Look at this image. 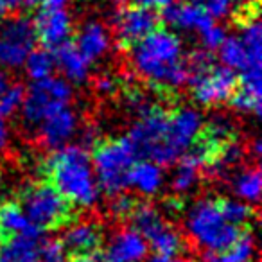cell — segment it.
Returning <instances> with one entry per match:
<instances>
[{
	"label": "cell",
	"instance_id": "cell-1",
	"mask_svg": "<svg viewBox=\"0 0 262 262\" xmlns=\"http://www.w3.org/2000/svg\"><path fill=\"white\" fill-rule=\"evenodd\" d=\"M137 74L164 95H174L187 81L182 41L171 31L158 27L129 49Z\"/></svg>",
	"mask_w": 262,
	"mask_h": 262
},
{
	"label": "cell",
	"instance_id": "cell-2",
	"mask_svg": "<svg viewBox=\"0 0 262 262\" xmlns=\"http://www.w3.org/2000/svg\"><path fill=\"white\" fill-rule=\"evenodd\" d=\"M45 182L51 183L74 207H90L97 201L99 185L88 153L79 146H67L43 162Z\"/></svg>",
	"mask_w": 262,
	"mask_h": 262
},
{
	"label": "cell",
	"instance_id": "cell-3",
	"mask_svg": "<svg viewBox=\"0 0 262 262\" xmlns=\"http://www.w3.org/2000/svg\"><path fill=\"white\" fill-rule=\"evenodd\" d=\"M18 205L26 217L38 230H58L76 219V207L63 198L51 183H27L18 196Z\"/></svg>",
	"mask_w": 262,
	"mask_h": 262
},
{
	"label": "cell",
	"instance_id": "cell-4",
	"mask_svg": "<svg viewBox=\"0 0 262 262\" xmlns=\"http://www.w3.org/2000/svg\"><path fill=\"white\" fill-rule=\"evenodd\" d=\"M187 230L196 244L207 253L228 248L244 228H237L226 221L215 200H201L187 214Z\"/></svg>",
	"mask_w": 262,
	"mask_h": 262
},
{
	"label": "cell",
	"instance_id": "cell-5",
	"mask_svg": "<svg viewBox=\"0 0 262 262\" xmlns=\"http://www.w3.org/2000/svg\"><path fill=\"white\" fill-rule=\"evenodd\" d=\"M92 160L97 185L115 196L127 187V174L137 160V151L127 139H106L95 142Z\"/></svg>",
	"mask_w": 262,
	"mask_h": 262
},
{
	"label": "cell",
	"instance_id": "cell-6",
	"mask_svg": "<svg viewBox=\"0 0 262 262\" xmlns=\"http://www.w3.org/2000/svg\"><path fill=\"white\" fill-rule=\"evenodd\" d=\"M203 122L196 110L178 108L167 117V127L162 140L160 147L153 155L151 162L158 165L174 164L178 158H182L190 146L194 144L196 137L200 135Z\"/></svg>",
	"mask_w": 262,
	"mask_h": 262
},
{
	"label": "cell",
	"instance_id": "cell-7",
	"mask_svg": "<svg viewBox=\"0 0 262 262\" xmlns=\"http://www.w3.org/2000/svg\"><path fill=\"white\" fill-rule=\"evenodd\" d=\"M127 219L131 221L133 230L139 232L149 243V246L153 248L157 255L174 257L180 251H183L185 243H183L178 230L172 228L153 205L139 201V205Z\"/></svg>",
	"mask_w": 262,
	"mask_h": 262
},
{
	"label": "cell",
	"instance_id": "cell-8",
	"mask_svg": "<svg viewBox=\"0 0 262 262\" xmlns=\"http://www.w3.org/2000/svg\"><path fill=\"white\" fill-rule=\"evenodd\" d=\"M70 97L72 88L65 79L49 76L34 81L31 90L24 97V119L29 126L40 124L49 112L58 106L69 104Z\"/></svg>",
	"mask_w": 262,
	"mask_h": 262
},
{
	"label": "cell",
	"instance_id": "cell-9",
	"mask_svg": "<svg viewBox=\"0 0 262 262\" xmlns=\"http://www.w3.org/2000/svg\"><path fill=\"white\" fill-rule=\"evenodd\" d=\"M187 81H190V92L196 102L201 106H217L230 101V97L235 92L239 79L228 67H215V63L210 69L203 72L190 76Z\"/></svg>",
	"mask_w": 262,
	"mask_h": 262
},
{
	"label": "cell",
	"instance_id": "cell-10",
	"mask_svg": "<svg viewBox=\"0 0 262 262\" xmlns=\"http://www.w3.org/2000/svg\"><path fill=\"white\" fill-rule=\"evenodd\" d=\"M36 43L34 26L27 16L4 20L0 26V63L6 67H18L26 61Z\"/></svg>",
	"mask_w": 262,
	"mask_h": 262
},
{
	"label": "cell",
	"instance_id": "cell-11",
	"mask_svg": "<svg viewBox=\"0 0 262 262\" xmlns=\"http://www.w3.org/2000/svg\"><path fill=\"white\" fill-rule=\"evenodd\" d=\"M160 27V16L151 9L129 6L115 13V38L122 51H129L133 45Z\"/></svg>",
	"mask_w": 262,
	"mask_h": 262
},
{
	"label": "cell",
	"instance_id": "cell-12",
	"mask_svg": "<svg viewBox=\"0 0 262 262\" xmlns=\"http://www.w3.org/2000/svg\"><path fill=\"white\" fill-rule=\"evenodd\" d=\"M167 117L169 113L164 108L155 104L139 113V119L133 124L129 137H127V140L135 147L137 155H146L149 160L153 158V155L157 153L162 140H164Z\"/></svg>",
	"mask_w": 262,
	"mask_h": 262
},
{
	"label": "cell",
	"instance_id": "cell-13",
	"mask_svg": "<svg viewBox=\"0 0 262 262\" xmlns=\"http://www.w3.org/2000/svg\"><path fill=\"white\" fill-rule=\"evenodd\" d=\"M33 26L36 40H40L45 49H56L69 41L72 33V18L63 8H41Z\"/></svg>",
	"mask_w": 262,
	"mask_h": 262
},
{
	"label": "cell",
	"instance_id": "cell-14",
	"mask_svg": "<svg viewBox=\"0 0 262 262\" xmlns=\"http://www.w3.org/2000/svg\"><path fill=\"white\" fill-rule=\"evenodd\" d=\"M104 243V232L97 223H70L69 230L63 233L61 248L70 257L76 255H90L97 253V250Z\"/></svg>",
	"mask_w": 262,
	"mask_h": 262
},
{
	"label": "cell",
	"instance_id": "cell-15",
	"mask_svg": "<svg viewBox=\"0 0 262 262\" xmlns=\"http://www.w3.org/2000/svg\"><path fill=\"white\" fill-rule=\"evenodd\" d=\"M76 113L69 108V104H63L43 117L40 122V137L49 147H61L76 133Z\"/></svg>",
	"mask_w": 262,
	"mask_h": 262
},
{
	"label": "cell",
	"instance_id": "cell-16",
	"mask_svg": "<svg viewBox=\"0 0 262 262\" xmlns=\"http://www.w3.org/2000/svg\"><path fill=\"white\" fill-rule=\"evenodd\" d=\"M147 255V243L139 232L126 228L117 232L104 251V262H144Z\"/></svg>",
	"mask_w": 262,
	"mask_h": 262
},
{
	"label": "cell",
	"instance_id": "cell-17",
	"mask_svg": "<svg viewBox=\"0 0 262 262\" xmlns=\"http://www.w3.org/2000/svg\"><path fill=\"white\" fill-rule=\"evenodd\" d=\"M164 18L167 24L178 27V29L185 31H198L203 33L207 27L214 24V18L205 11V8L196 2H189V4H178L171 6L169 4L165 9H162Z\"/></svg>",
	"mask_w": 262,
	"mask_h": 262
},
{
	"label": "cell",
	"instance_id": "cell-18",
	"mask_svg": "<svg viewBox=\"0 0 262 262\" xmlns=\"http://www.w3.org/2000/svg\"><path fill=\"white\" fill-rule=\"evenodd\" d=\"M41 246V232L15 235L0 246V262H38Z\"/></svg>",
	"mask_w": 262,
	"mask_h": 262
},
{
	"label": "cell",
	"instance_id": "cell-19",
	"mask_svg": "<svg viewBox=\"0 0 262 262\" xmlns=\"http://www.w3.org/2000/svg\"><path fill=\"white\" fill-rule=\"evenodd\" d=\"M54 61L56 65L61 69V72L69 77L74 83H81L88 77V70H90V61L84 58L79 52V49L76 47V43H65L58 45L54 49Z\"/></svg>",
	"mask_w": 262,
	"mask_h": 262
},
{
	"label": "cell",
	"instance_id": "cell-20",
	"mask_svg": "<svg viewBox=\"0 0 262 262\" xmlns=\"http://www.w3.org/2000/svg\"><path fill=\"white\" fill-rule=\"evenodd\" d=\"M76 47L79 52L88 59V61H95V59L102 58L110 49V34L104 27L99 22H88L81 27L77 33V43Z\"/></svg>",
	"mask_w": 262,
	"mask_h": 262
},
{
	"label": "cell",
	"instance_id": "cell-21",
	"mask_svg": "<svg viewBox=\"0 0 262 262\" xmlns=\"http://www.w3.org/2000/svg\"><path fill=\"white\" fill-rule=\"evenodd\" d=\"M164 183V172L160 165L155 162H135L131 165L129 174H127V185L137 189L144 196H153L162 189Z\"/></svg>",
	"mask_w": 262,
	"mask_h": 262
},
{
	"label": "cell",
	"instance_id": "cell-22",
	"mask_svg": "<svg viewBox=\"0 0 262 262\" xmlns=\"http://www.w3.org/2000/svg\"><path fill=\"white\" fill-rule=\"evenodd\" d=\"M232 106L241 112H248L258 115L260 113V74L248 72L243 74L235 92L230 97Z\"/></svg>",
	"mask_w": 262,
	"mask_h": 262
},
{
	"label": "cell",
	"instance_id": "cell-23",
	"mask_svg": "<svg viewBox=\"0 0 262 262\" xmlns=\"http://www.w3.org/2000/svg\"><path fill=\"white\" fill-rule=\"evenodd\" d=\"M219 56H221V61L225 63V67L232 70H241L243 74L260 72V61L251 58L241 36L225 38V41L219 47Z\"/></svg>",
	"mask_w": 262,
	"mask_h": 262
},
{
	"label": "cell",
	"instance_id": "cell-24",
	"mask_svg": "<svg viewBox=\"0 0 262 262\" xmlns=\"http://www.w3.org/2000/svg\"><path fill=\"white\" fill-rule=\"evenodd\" d=\"M34 230L38 228L29 223V219L20 208L18 201H0V239L2 243L15 235L29 233Z\"/></svg>",
	"mask_w": 262,
	"mask_h": 262
},
{
	"label": "cell",
	"instance_id": "cell-25",
	"mask_svg": "<svg viewBox=\"0 0 262 262\" xmlns=\"http://www.w3.org/2000/svg\"><path fill=\"white\" fill-rule=\"evenodd\" d=\"M255 253L253 235L248 228L241 232V235L221 251L207 255V262H251Z\"/></svg>",
	"mask_w": 262,
	"mask_h": 262
},
{
	"label": "cell",
	"instance_id": "cell-26",
	"mask_svg": "<svg viewBox=\"0 0 262 262\" xmlns=\"http://www.w3.org/2000/svg\"><path fill=\"white\" fill-rule=\"evenodd\" d=\"M200 169L201 165L190 155L180 158V164L176 165V171L171 180L174 192H189L190 189H194L198 180H200Z\"/></svg>",
	"mask_w": 262,
	"mask_h": 262
},
{
	"label": "cell",
	"instance_id": "cell-27",
	"mask_svg": "<svg viewBox=\"0 0 262 262\" xmlns=\"http://www.w3.org/2000/svg\"><path fill=\"white\" fill-rule=\"evenodd\" d=\"M217 205L228 223H232L237 228H250L251 219L255 217V210L248 203L228 200V198H217Z\"/></svg>",
	"mask_w": 262,
	"mask_h": 262
},
{
	"label": "cell",
	"instance_id": "cell-28",
	"mask_svg": "<svg viewBox=\"0 0 262 262\" xmlns=\"http://www.w3.org/2000/svg\"><path fill=\"white\" fill-rule=\"evenodd\" d=\"M233 189H235L237 196L250 201V203L258 201V196H260V171H258V167H248L241 174H237V178L233 180Z\"/></svg>",
	"mask_w": 262,
	"mask_h": 262
},
{
	"label": "cell",
	"instance_id": "cell-29",
	"mask_svg": "<svg viewBox=\"0 0 262 262\" xmlns=\"http://www.w3.org/2000/svg\"><path fill=\"white\" fill-rule=\"evenodd\" d=\"M24 63H26L27 74H29L34 81L52 76V70H54V67H56L54 54H52L51 51H47V49H40V51H34L33 49Z\"/></svg>",
	"mask_w": 262,
	"mask_h": 262
},
{
	"label": "cell",
	"instance_id": "cell-30",
	"mask_svg": "<svg viewBox=\"0 0 262 262\" xmlns=\"http://www.w3.org/2000/svg\"><path fill=\"white\" fill-rule=\"evenodd\" d=\"M24 97H26V90L22 84H9L6 92L0 95V117H13L18 108H22Z\"/></svg>",
	"mask_w": 262,
	"mask_h": 262
},
{
	"label": "cell",
	"instance_id": "cell-31",
	"mask_svg": "<svg viewBox=\"0 0 262 262\" xmlns=\"http://www.w3.org/2000/svg\"><path fill=\"white\" fill-rule=\"evenodd\" d=\"M115 200L112 201V214L119 219H127L131 215V212L135 210V207L139 205L137 198H131L124 192L115 194Z\"/></svg>",
	"mask_w": 262,
	"mask_h": 262
},
{
	"label": "cell",
	"instance_id": "cell-32",
	"mask_svg": "<svg viewBox=\"0 0 262 262\" xmlns=\"http://www.w3.org/2000/svg\"><path fill=\"white\" fill-rule=\"evenodd\" d=\"M65 250L61 248L59 241H45L40 246V258L38 262H63L65 260Z\"/></svg>",
	"mask_w": 262,
	"mask_h": 262
},
{
	"label": "cell",
	"instance_id": "cell-33",
	"mask_svg": "<svg viewBox=\"0 0 262 262\" xmlns=\"http://www.w3.org/2000/svg\"><path fill=\"white\" fill-rule=\"evenodd\" d=\"M201 6L212 18H223L232 11L233 0H201Z\"/></svg>",
	"mask_w": 262,
	"mask_h": 262
},
{
	"label": "cell",
	"instance_id": "cell-34",
	"mask_svg": "<svg viewBox=\"0 0 262 262\" xmlns=\"http://www.w3.org/2000/svg\"><path fill=\"white\" fill-rule=\"evenodd\" d=\"M201 34V41H203L205 49L207 51H214V49H219L221 47V43L225 41V31L221 29V27H215L214 24H212L210 27H207V29L203 31Z\"/></svg>",
	"mask_w": 262,
	"mask_h": 262
},
{
	"label": "cell",
	"instance_id": "cell-35",
	"mask_svg": "<svg viewBox=\"0 0 262 262\" xmlns=\"http://www.w3.org/2000/svg\"><path fill=\"white\" fill-rule=\"evenodd\" d=\"M131 4L133 6H139V8H146L151 9V11H162L165 9L169 4H171V0H131Z\"/></svg>",
	"mask_w": 262,
	"mask_h": 262
},
{
	"label": "cell",
	"instance_id": "cell-36",
	"mask_svg": "<svg viewBox=\"0 0 262 262\" xmlns=\"http://www.w3.org/2000/svg\"><path fill=\"white\" fill-rule=\"evenodd\" d=\"M97 88L101 94H113L119 88V81H115L113 77H101L97 81Z\"/></svg>",
	"mask_w": 262,
	"mask_h": 262
},
{
	"label": "cell",
	"instance_id": "cell-37",
	"mask_svg": "<svg viewBox=\"0 0 262 262\" xmlns=\"http://www.w3.org/2000/svg\"><path fill=\"white\" fill-rule=\"evenodd\" d=\"M67 0H27V6H40V8H63Z\"/></svg>",
	"mask_w": 262,
	"mask_h": 262
},
{
	"label": "cell",
	"instance_id": "cell-38",
	"mask_svg": "<svg viewBox=\"0 0 262 262\" xmlns=\"http://www.w3.org/2000/svg\"><path fill=\"white\" fill-rule=\"evenodd\" d=\"M24 6H27V0H0V8L4 9L6 13L18 11Z\"/></svg>",
	"mask_w": 262,
	"mask_h": 262
},
{
	"label": "cell",
	"instance_id": "cell-39",
	"mask_svg": "<svg viewBox=\"0 0 262 262\" xmlns=\"http://www.w3.org/2000/svg\"><path fill=\"white\" fill-rule=\"evenodd\" d=\"M9 140V129H8V124H6L4 117H0V149H4L6 144Z\"/></svg>",
	"mask_w": 262,
	"mask_h": 262
},
{
	"label": "cell",
	"instance_id": "cell-40",
	"mask_svg": "<svg viewBox=\"0 0 262 262\" xmlns=\"http://www.w3.org/2000/svg\"><path fill=\"white\" fill-rule=\"evenodd\" d=\"M70 262H104L101 257H97L95 253L90 255H76V257L70 258Z\"/></svg>",
	"mask_w": 262,
	"mask_h": 262
},
{
	"label": "cell",
	"instance_id": "cell-41",
	"mask_svg": "<svg viewBox=\"0 0 262 262\" xmlns=\"http://www.w3.org/2000/svg\"><path fill=\"white\" fill-rule=\"evenodd\" d=\"M8 86H9V76L6 72H0V95L4 94Z\"/></svg>",
	"mask_w": 262,
	"mask_h": 262
},
{
	"label": "cell",
	"instance_id": "cell-42",
	"mask_svg": "<svg viewBox=\"0 0 262 262\" xmlns=\"http://www.w3.org/2000/svg\"><path fill=\"white\" fill-rule=\"evenodd\" d=\"M149 262H178V260H174L172 257H167V255H155Z\"/></svg>",
	"mask_w": 262,
	"mask_h": 262
},
{
	"label": "cell",
	"instance_id": "cell-43",
	"mask_svg": "<svg viewBox=\"0 0 262 262\" xmlns=\"http://www.w3.org/2000/svg\"><path fill=\"white\" fill-rule=\"evenodd\" d=\"M243 2H251V0H237V4H243Z\"/></svg>",
	"mask_w": 262,
	"mask_h": 262
},
{
	"label": "cell",
	"instance_id": "cell-44",
	"mask_svg": "<svg viewBox=\"0 0 262 262\" xmlns=\"http://www.w3.org/2000/svg\"><path fill=\"white\" fill-rule=\"evenodd\" d=\"M0 246H2V239H0Z\"/></svg>",
	"mask_w": 262,
	"mask_h": 262
}]
</instances>
